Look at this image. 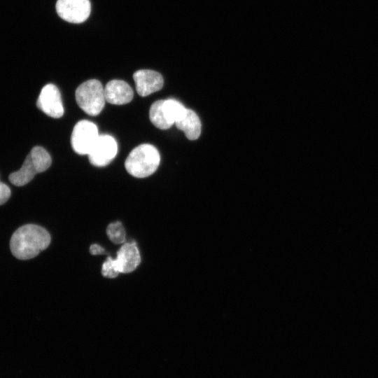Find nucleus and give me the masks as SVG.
Instances as JSON below:
<instances>
[{
	"instance_id": "nucleus-1",
	"label": "nucleus",
	"mask_w": 378,
	"mask_h": 378,
	"mask_svg": "<svg viewBox=\"0 0 378 378\" xmlns=\"http://www.w3.org/2000/svg\"><path fill=\"white\" fill-rule=\"evenodd\" d=\"M50 239V234L43 227L27 224L14 232L10 241V248L18 259L28 260L47 248Z\"/></svg>"
},
{
	"instance_id": "nucleus-2",
	"label": "nucleus",
	"mask_w": 378,
	"mask_h": 378,
	"mask_svg": "<svg viewBox=\"0 0 378 378\" xmlns=\"http://www.w3.org/2000/svg\"><path fill=\"white\" fill-rule=\"evenodd\" d=\"M160 156L157 148L150 144H144L134 148L125 162L127 172L136 178H145L158 169Z\"/></svg>"
},
{
	"instance_id": "nucleus-3",
	"label": "nucleus",
	"mask_w": 378,
	"mask_h": 378,
	"mask_svg": "<svg viewBox=\"0 0 378 378\" xmlns=\"http://www.w3.org/2000/svg\"><path fill=\"white\" fill-rule=\"evenodd\" d=\"M51 162L50 155L46 150L41 146H35L27 155L21 168L10 174L9 180L16 186L26 185L37 173L48 169Z\"/></svg>"
},
{
	"instance_id": "nucleus-4",
	"label": "nucleus",
	"mask_w": 378,
	"mask_h": 378,
	"mask_svg": "<svg viewBox=\"0 0 378 378\" xmlns=\"http://www.w3.org/2000/svg\"><path fill=\"white\" fill-rule=\"evenodd\" d=\"M141 262V256L135 242L124 244L117 252L115 259L108 257L103 263L102 274L108 278H115L120 273L133 272Z\"/></svg>"
},
{
	"instance_id": "nucleus-5",
	"label": "nucleus",
	"mask_w": 378,
	"mask_h": 378,
	"mask_svg": "<svg viewBox=\"0 0 378 378\" xmlns=\"http://www.w3.org/2000/svg\"><path fill=\"white\" fill-rule=\"evenodd\" d=\"M75 97L78 106L92 116L100 113L106 102L104 88L96 79H90L80 84L76 90Z\"/></svg>"
},
{
	"instance_id": "nucleus-6",
	"label": "nucleus",
	"mask_w": 378,
	"mask_h": 378,
	"mask_svg": "<svg viewBox=\"0 0 378 378\" xmlns=\"http://www.w3.org/2000/svg\"><path fill=\"white\" fill-rule=\"evenodd\" d=\"M186 109L183 105L176 99H160L152 104L149 118L156 127L167 130L176 123Z\"/></svg>"
},
{
	"instance_id": "nucleus-7",
	"label": "nucleus",
	"mask_w": 378,
	"mask_h": 378,
	"mask_svg": "<svg viewBox=\"0 0 378 378\" xmlns=\"http://www.w3.org/2000/svg\"><path fill=\"white\" fill-rule=\"evenodd\" d=\"M99 136L98 128L94 123L86 120H80L72 131V148L78 154L88 155Z\"/></svg>"
},
{
	"instance_id": "nucleus-8",
	"label": "nucleus",
	"mask_w": 378,
	"mask_h": 378,
	"mask_svg": "<svg viewBox=\"0 0 378 378\" xmlns=\"http://www.w3.org/2000/svg\"><path fill=\"white\" fill-rule=\"evenodd\" d=\"M55 7L58 15L71 23L85 21L91 11L89 0H57Z\"/></svg>"
},
{
	"instance_id": "nucleus-9",
	"label": "nucleus",
	"mask_w": 378,
	"mask_h": 378,
	"mask_svg": "<svg viewBox=\"0 0 378 378\" xmlns=\"http://www.w3.org/2000/svg\"><path fill=\"white\" fill-rule=\"evenodd\" d=\"M117 152V142L113 136L99 135L88 154L89 160L94 166L104 167L113 160Z\"/></svg>"
},
{
	"instance_id": "nucleus-10",
	"label": "nucleus",
	"mask_w": 378,
	"mask_h": 378,
	"mask_svg": "<svg viewBox=\"0 0 378 378\" xmlns=\"http://www.w3.org/2000/svg\"><path fill=\"white\" fill-rule=\"evenodd\" d=\"M36 105L50 117L58 118L64 114L61 94L54 84H47L41 89Z\"/></svg>"
},
{
	"instance_id": "nucleus-11",
	"label": "nucleus",
	"mask_w": 378,
	"mask_h": 378,
	"mask_svg": "<svg viewBox=\"0 0 378 378\" xmlns=\"http://www.w3.org/2000/svg\"><path fill=\"white\" fill-rule=\"evenodd\" d=\"M133 78L136 92L141 97L159 91L164 83L163 78L160 73L149 69L136 71L133 75Z\"/></svg>"
},
{
	"instance_id": "nucleus-12",
	"label": "nucleus",
	"mask_w": 378,
	"mask_h": 378,
	"mask_svg": "<svg viewBox=\"0 0 378 378\" xmlns=\"http://www.w3.org/2000/svg\"><path fill=\"white\" fill-rule=\"evenodd\" d=\"M106 102L115 105L130 102L133 98V90L128 83L121 80H112L104 88Z\"/></svg>"
},
{
	"instance_id": "nucleus-13",
	"label": "nucleus",
	"mask_w": 378,
	"mask_h": 378,
	"mask_svg": "<svg viewBox=\"0 0 378 378\" xmlns=\"http://www.w3.org/2000/svg\"><path fill=\"white\" fill-rule=\"evenodd\" d=\"M176 126L182 130L190 140H195L201 134V122L193 111L186 108L183 115L176 122Z\"/></svg>"
},
{
	"instance_id": "nucleus-14",
	"label": "nucleus",
	"mask_w": 378,
	"mask_h": 378,
	"mask_svg": "<svg viewBox=\"0 0 378 378\" xmlns=\"http://www.w3.org/2000/svg\"><path fill=\"white\" fill-rule=\"evenodd\" d=\"M106 234L108 239L115 244H122L125 241V230L120 221L110 223L106 228Z\"/></svg>"
},
{
	"instance_id": "nucleus-15",
	"label": "nucleus",
	"mask_w": 378,
	"mask_h": 378,
	"mask_svg": "<svg viewBox=\"0 0 378 378\" xmlns=\"http://www.w3.org/2000/svg\"><path fill=\"white\" fill-rule=\"evenodd\" d=\"M10 196L9 187L0 181V205L6 203Z\"/></svg>"
},
{
	"instance_id": "nucleus-16",
	"label": "nucleus",
	"mask_w": 378,
	"mask_h": 378,
	"mask_svg": "<svg viewBox=\"0 0 378 378\" xmlns=\"http://www.w3.org/2000/svg\"><path fill=\"white\" fill-rule=\"evenodd\" d=\"M90 252L92 255H101L106 253L104 248L98 244H92L90 248Z\"/></svg>"
}]
</instances>
